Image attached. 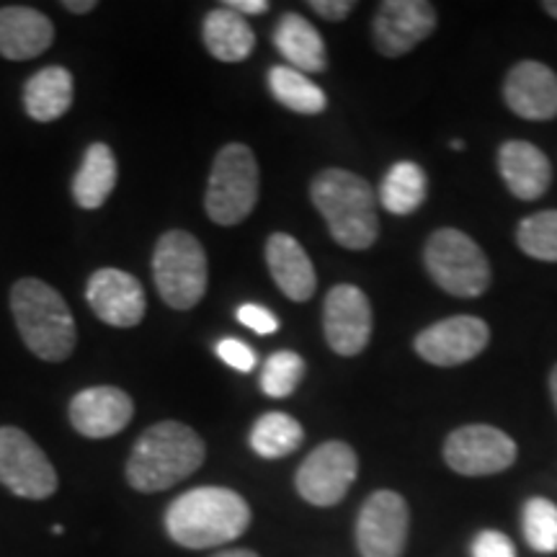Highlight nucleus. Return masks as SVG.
<instances>
[{
	"label": "nucleus",
	"instance_id": "f257e3e1",
	"mask_svg": "<svg viewBox=\"0 0 557 557\" xmlns=\"http://www.w3.org/2000/svg\"><path fill=\"white\" fill-rule=\"evenodd\" d=\"M250 506L230 487H194L178 496L165 511L171 540L186 549L220 547L246 534Z\"/></svg>",
	"mask_w": 557,
	"mask_h": 557
},
{
	"label": "nucleus",
	"instance_id": "f03ea898",
	"mask_svg": "<svg viewBox=\"0 0 557 557\" xmlns=\"http://www.w3.org/2000/svg\"><path fill=\"white\" fill-rule=\"evenodd\" d=\"M207 447L191 426L160 421L137 438L127 459V480L139 493H160L178 485L205 465Z\"/></svg>",
	"mask_w": 557,
	"mask_h": 557
},
{
	"label": "nucleus",
	"instance_id": "7ed1b4c3",
	"mask_svg": "<svg viewBox=\"0 0 557 557\" xmlns=\"http://www.w3.org/2000/svg\"><path fill=\"white\" fill-rule=\"evenodd\" d=\"M310 199L338 246L348 250L374 246L380 235L377 197L364 178L344 169L320 171L310 186Z\"/></svg>",
	"mask_w": 557,
	"mask_h": 557
},
{
	"label": "nucleus",
	"instance_id": "20e7f679",
	"mask_svg": "<svg viewBox=\"0 0 557 557\" xmlns=\"http://www.w3.org/2000/svg\"><path fill=\"white\" fill-rule=\"evenodd\" d=\"M11 312L16 329L41 361H65L75 351V318L54 287L41 278H18L11 289Z\"/></svg>",
	"mask_w": 557,
	"mask_h": 557
},
{
	"label": "nucleus",
	"instance_id": "39448f33",
	"mask_svg": "<svg viewBox=\"0 0 557 557\" xmlns=\"http://www.w3.org/2000/svg\"><path fill=\"white\" fill-rule=\"evenodd\" d=\"M259 201V163L253 150L233 143L218 152L209 173L205 209L218 225H240Z\"/></svg>",
	"mask_w": 557,
	"mask_h": 557
},
{
	"label": "nucleus",
	"instance_id": "423d86ee",
	"mask_svg": "<svg viewBox=\"0 0 557 557\" xmlns=\"http://www.w3.org/2000/svg\"><path fill=\"white\" fill-rule=\"evenodd\" d=\"M152 276L163 302L173 310H191L207 292V253L184 230L160 235L152 253Z\"/></svg>",
	"mask_w": 557,
	"mask_h": 557
},
{
	"label": "nucleus",
	"instance_id": "0eeeda50",
	"mask_svg": "<svg viewBox=\"0 0 557 557\" xmlns=\"http://www.w3.org/2000/svg\"><path fill=\"white\" fill-rule=\"evenodd\" d=\"M426 269L444 292L480 297L491 287V263L483 248L459 230H436L426 243Z\"/></svg>",
	"mask_w": 557,
	"mask_h": 557
},
{
	"label": "nucleus",
	"instance_id": "6e6552de",
	"mask_svg": "<svg viewBox=\"0 0 557 557\" xmlns=\"http://www.w3.org/2000/svg\"><path fill=\"white\" fill-rule=\"evenodd\" d=\"M0 483L13 496L41 500L58 491V472L39 444L16 426H0Z\"/></svg>",
	"mask_w": 557,
	"mask_h": 557
},
{
	"label": "nucleus",
	"instance_id": "1a4fd4ad",
	"mask_svg": "<svg viewBox=\"0 0 557 557\" xmlns=\"http://www.w3.org/2000/svg\"><path fill=\"white\" fill-rule=\"evenodd\" d=\"M359 459L344 442H325L312 449L308 459L299 465L295 485L308 504L329 508L346 498L348 487L357 480Z\"/></svg>",
	"mask_w": 557,
	"mask_h": 557
},
{
	"label": "nucleus",
	"instance_id": "9d476101",
	"mask_svg": "<svg viewBox=\"0 0 557 557\" xmlns=\"http://www.w3.org/2000/svg\"><path fill=\"white\" fill-rule=\"evenodd\" d=\"M444 459L459 475H496L517 462V444L500 429L472 423L447 436Z\"/></svg>",
	"mask_w": 557,
	"mask_h": 557
},
{
	"label": "nucleus",
	"instance_id": "9b49d317",
	"mask_svg": "<svg viewBox=\"0 0 557 557\" xmlns=\"http://www.w3.org/2000/svg\"><path fill=\"white\" fill-rule=\"evenodd\" d=\"M410 513L406 498L393 491L372 493L357 519L361 557H400L408 542Z\"/></svg>",
	"mask_w": 557,
	"mask_h": 557
},
{
	"label": "nucleus",
	"instance_id": "f8f14e48",
	"mask_svg": "<svg viewBox=\"0 0 557 557\" xmlns=\"http://www.w3.org/2000/svg\"><path fill=\"white\" fill-rule=\"evenodd\" d=\"M325 341L341 357H357L372 336V308L364 292L354 284H338L329 292L323 308Z\"/></svg>",
	"mask_w": 557,
	"mask_h": 557
},
{
	"label": "nucleus",
	"instance_id": "ddd939ff",
	"mask_svg": "<svg viewBox=\"0 0 557 557\" xmlns=\"http://www.w3.org/2000/svg\"><path fill=\"white\" fill-rule=\"evenodd\" d=\"M436 26V9L426 0H385L374 18V47L385 58L403 54L431 37Z\"/></svg>",
	"mask_w": 557,
	"mask_h": 557
},
{
	"label": "nucleus",
	"instance_id": "4468645a",
	"mask_svg": "<svg viewBox=\"0 0 557 557\" xmlns=\"http://www.w3.org/2000/svg\"><path fill=\"white\" fill-rule=\"evenodd\" d=\"M487 341H491V331H487L483 320L472 315H455L438 320L423 333H418L416 351L429 364L457 367L475 359L487 346Z\"/></svg>",
	"mask_w": 557,
	"mask_h": 557
},
{
	"label": "nucleus",
	"instance_id": "2eb2a0df",
	"mask_svg": "<svg viewBox=\"0 0 557 557\" xmlns=\"http://www.w3.org/2000/svg\"><path fill=\"white\" fill-rule=\"evenodd\" d=\"M86 299L94 315L114 329H135L148 310L143 284L120 269L96 271L88 278Z\"/></svg>",
	"mask_w": 557,
	"mask_h": 557
},
{
	"label": "nucleus",
	"instance_id": "dca6fc26",
	"mask_svg": "<svg viewBox=\"0 0 557 557\" xmlns=\"http://www.w3.org/2000/svg\"><path fill=\"white\" fill-rule=\"evenodd\" d=\"M135 416V403L124 389L99 385L81 389L70 400V423L88 438H109L129 426Z\"/></svg>",
	"mask_w": 557,
	"mask_h": 557
},
{
	"label": "nucleus",
	"instance_id": "f3484780",
	"mask_svg": "<svg viewBox=\"0 0 557 557\" xmlns=\"http://www.w3.org/2000/svg\"><path fill=\"white\" fill-rule=\"evenodd\" d=\"M504 96L508 109L521 120L547 122L557 116V75L542 62H519L508 73Z\"/></svg>",
	"mask_w": 557,
	"mask_h": 557
},
{
	"label": "nucleus",
	"instance_id": "a211bd4d",
	"mask_svg": "<svg viewBox=\"0 0 557 557\" xmlns=\"http://www.w3.org/2000/svg\"><path fill=\"white\" fill-rule=\"evenodd\" d=\"M498 165L508 191L524 201L540 199L553 184V165L547 156L524 139H508L500 145Z\"/></svg>",
	"mask_w": 557,
	"mask_h": 557
},
{
	"label": "nucleus",
	"instance_id": "6ab92c4d",
	"mask_svg": "<svg viewBox=\"0 0 557 557\" xmlns=\"http://www.w3.org/2000/svg\"><path fill=\"white\" fill-rule=\"evenodd\" d=\"M54 41L52 21L29 5L0 9V54L5 60H34Z\"/></svg>",
	"mask_w": 557,
	"mask_h": 557
},
{
	"label": "nucleus",
	"instance_id": "aec40b11",
	"mask_svg": "<svg viewBox=\"0 0 557 557\" xmlns=\"http://www.w3.org/2000/svg\"><path fill=\"white\" fill-rule=\"evenodd\" d=\"M267 263L276 287L295 302H308L315 295L318 278L310 256L297 238L287 233H274L267 243Z\"/></svg>",
	"mask_w": 557,
	"mask_h": 557
},
{
	"label": "nucleus",
	"instance_id": "412c9836",
	"mask_svg": "<svg viewBox=\"0 0 557 557\" xmlns=\"http://www.w3.org/2000/svg\"><path fill=\"white\" fill-rule=\"evenodd\" d=\"M276 50L284 54L289 67L299 73H323L329 65V54H325V41L320 37L315 26L299 13H284L278 18L274 32Z\"/></svg>",
	"mask_w": 557,
	"mask_h": 557
},
{
	"label": "nucleus",
	"instance_id": "4be33fe9",
	"mask_svg": "<svg viewBox=\"0 0 557 557\" xmlns=\"http://www.w3.org/2000/svg\"><path fill=\"white\" fill-rule=\"evenodd\" d=\"M73 103V75L65 67H45L24 86L26 114L37 122H54Z\"/></svg>",
	"mask_w": 557,
	"mask_h": 557
},
{
	"label": "nucleus",
	"instance_id": "5701e85b",
	"mask_svg": "<svg viewBox=\"0 0 557 557\" xmlns=\"http://www.w3.org/2000/svg\"><path fill=\"white\" fill-rule=\"evenodd\" d=\"M201 34H205V45L212 58L222 62H243L256 47V34L248 26L246 16L225 9V5L209 11Z\"/></svg>",
	"mask_w": 557,
	"mask_h": 557
},
{
	"label": "nucleus",
	"instance_id": "b1692460",
	"mask_svg": "<svg viewBox=\"0 0 557 557\" xmlns=\"http://www.w3.org/2000/svg\"><path fill=\"white\" fill-rule=\"evenodd\" d=\"M116 158L109 145L94 143L86 150L78 176L73 181V197L83 209H99L107 205L116 186Z\"/></svg>",
	"mask_w": 557,
	"mask_h": 557
},
{
	"label": "nucleus",
	"instance_id": "393cba45",
	"mask_svg": "<svg viewBox=\"0 0 557 557\" xmlns=\"http://www.w3.org/2000/svg\"><path fill=\"white\" fill-rule=\"evenodd\" d=\"M426 189L429 181L421 165L410 163V160H400V163H395L393 169L387 171L385 181H382L380 201L387 212L403 218V214L416 212V209L423 205Z\"/></svg>",
	"mask_w": 557,
	"mask_h": 557
},
{
	"label": "nucleus",
	"instance_id": "a878e982",
	"mask_svg": "<svg viewBox=\"0 0 557 557\" xmlns=\"http://www.w3.org/2000/svg\"><path fill=\"white\" fill-rule=\"evenodd\" d=\"M269 88L274 99L297 114H320L325 109V94L308 75L289 65H276L269 73Z\"/></svg>",
	"mask_w": 557,
	"mask_h": 557
},
{
	"label": "nucleus",
	"instance_id": "bb28decb",
	"mask_svg": "<svg viewBox=\"0 0 557 557\" xmlns=\"http://www.w3.org/2000/svg\"><path fill=\"white\" fill-rule=\"evenodd\" d=\"M302 438L305 431L297 423V418L287 413H267L256 421L253 431H250V447L256 455L267 459H282L297 451Z\"/></svg>",
	"mask_w": 557,
	"mask_h": 557
},
{
	"label": "nucleus",
	"instance_id": "cd10ccee",
	"mask_svg": "<svg viewBox=\"0 0 557 557\" xmlns=\"http://www.w3.org/2000/svg\"><path fill=\"white\" fill-rule=\"evenodd\" d=\"M519 248L537 261H557V209L527 218L517 230Z\"/></svg>",
	"mask_w": 557,
	"mask_h": 557
},
{
	"label": "nucleus",
	"instance_id": "c85d7f7f",
	"mask_svg": "<svg viewBox=\"0 0 557 557\" xmlns=\"http://www.w3.org/2000/svg\"><path fill=\"white\" fill-rule=\"evenodd\" d=\"M305 374V361L295 351L271 354L263 364L261 387L269 398H287L299 385Z\"/></svg>",
	"mask_w": 557,
	"mask_h": 557
},
{
	"label": "nucleus",
	"instance_id": "c756f323",
	"mask_svg": "<svg viewBox=\"0 0 557 557\" xmlns=\"http://www.w3.org/2000/svg\"><path fill=\"white\" fill-rule=\"evenodd\" d=\"M524 537L537 553L557 549V506L547 498H532L524 506Z\"/></svg>",
	"mask_w": 557,
	"mask_h": 557
},
{
	"label": "nucleus",
	"instance_id": "7c9ffc66",
	"mask_svg": "<svg viewBox=\"0 0 557 557\" xmlns=\"http://www.w3.org/2000/svg\"><path fill=\"white\" fill-rule=\"evenodd\" d=\"M472 557H517V549L506 534L485 529L472 542Z\"/></svg>",
	"mask_w": 557,
	"mask_h": 557
},
{
	"label": "nucleus",
	"instance_id": "2f4dec72",
	"mask_svg": "<svg viewBox=\"0 0 557 557\" xmlns=\"http://www.w3.org/2000/svg\"><path fill=\"white\" fill-rule=\"evenodd\" d=\"M218 357L238 372H250L256 367V354L253 348H248L238 338H222L218 344Z\"/></svg>",
	"mask_w": 557,
	"mask_h": 557
},
{
	"label": "nucleus",
	"instance_id": "473e14b6",
	"mask_svg": "<svg viewBox=\"0 0 557 557\" xmlns=\"http://www.w3.org/2000/svg\"><path fill=\"white\" fill-rule=\"evenodd\" d=\"M238 320L246 325V329L261 333V336L274 333L278 329V320L274 318V312L261 308V305H243L238 310Z\"/></svg>",
	"mask_w": 557,
	"mask_h": 557
},
{
	"label": "nucleus",
	"instance_id": "72a5a7b5",
	"mask_svg": "<svg viewBox=\"0 0 557 557\" xmlns=\"http://www.w3.org/2000/svg\"><path fill=\"white\" fill-rule=\"evenodd\" d=\"M310 9L325 21H344L354 11V3H348V0H312Z\"/></svg>",
	"mask_w": 557,
	"mask_h": 557
},
{
	"label": "nucleus",
	"instance_id": "f704fd0d",
	"mask_svg": "<svg viewBox=\"0 0 557 557\" xmlns=\"http://www.w3.org/2000/svg\"><path fill=\"white\" fill-rule=\"evenodd\" d=\"M225 9L240 13V16H246V13L269 11V3H267V0H227Z\"/></svg>",
	"mask_w": 557,
	"mask_h": 557
},
{
	"label": "nucleus",
	"instance_id": "c9c22d12",
	"mask_svg": "<svg viewBox=\"0 0 557 557\" xmlns=\"http://www.w3.org/2000/svg\"><path fill=\"white\" fill-rule=\"evenodd\" d=\"M62 9H67L73 13H88L96 9V0H65V3H62Z\"/></svg>",
	"mask_w": 557,
	"mask_h": 557
},
{
	"label": "nucleus",
	"instance_id": "e433bc0d",
	"mask_svg": "<svg viewBox=\"0 0 557 557\" xmlns=\"http://www.w3.org/2000/svg\"><path fill=\"white\" fill-rule=\"evenodd\" d=\"M212 557H259L253 549H222V553H214Z\"/></svg>",
	"mask_w": 557,
	"mask_h": 557
},
{
	"label": "nucleus",
	"instance_id": "4c0bfd02",
	"mask_svg": "<svg viewBox=\"0 0 557 557\" xmlns=\"http://www.w3.org/2000/svg\"><path fill=\"white\" fill-rule=\"evenodd\" d=\"M549 393H553V400H555V408H557V367L553 369V374H549Z\"/></svg>",
	"mask_w": 557,
	"mask_h": 557
},
{
	"label": "nucleus",
	"instance_id": "58836bf2",
	"mask_svg": "<svg viewBox=\"0 0 557 557\" xmlns=\"http://www.w3.org/2000/svg\"><path fill=\"white\" fill-rule=\"evenodd\" d=\"M542 9H545L553 18H557V0H547V3H542Z\"/></svg>",
	"mask_w": 557,
	"mask_h": 557
}]
</instances>
